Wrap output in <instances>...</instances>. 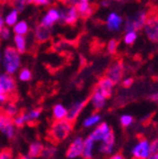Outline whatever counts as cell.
<instances>
[{
    "label": "cell",
    "mask_w": 158,
    "mask_h": 159,
    "mask_svg": "<svg viewBox=\"0 0 158 159\" xmlns=\"http://www.w3.org/2000/svg\"><path fill=\"white\" fill-rule=\"evenodd\" d=\"M106 99H107L106 97L104 96L99 89L95 87L94 91L92 92L91 96H90L89 101H90V104L93 107V109H95V111H102L105 107V105H106Z\"/></svg>",
    "instance_id": "9a60e30c"
},
{
    "label": "cell",
    "mask_w": 158,
    "mask_h": 159,
    "mask_svg": "<svg viewBox=\"0 0 158 159\" xmlns=\"http://www.w3.org/2000/svg\"><path fill=\"white\" fill-rule=\"evenodd\" d=\"M114 1H125V0H114Z\"/></svg>",
    "instance_id": "681fc988"
},
{
    "label": "cell",
    "mask_w": 158,
    "mask_h": 159,
    "mask_svg": "<svg viewBox=\"0 0 158 159\" xmlns=\"http://www.w3.org/2000/svg\"><path fill=\"white\" fill-rule=\"evenodd\" d=\"M114 86H115V84L112 82L111 80L105 76V77H101V79L99 80L96 89H99L100 92L106 97V98H109V97H111L112 95H113Z\"/></svg>",
    "instance_id": "e0dca14e"
},
{
    "label": "cell",
    "mask_w": 158,
    "mask_h": 159,
    "mask_svg": "<svg viewBox=\"0 0 158 159\" xmlns=\"http://www.w3.org/2000/svg\"><path fill=\"white\" fill-rule=\"evenodd\" d=\"M117 48H118V41L117 40L112 39L107 42V52L109 54H115L117 52Z\"/></svg>",
    "instance_id": "e575fe53"
},
{
    "label": "cell",
    "mask_w": 158,
    "mask_h": 159,
    "mask_svg": "<svg viewBox=\"0 0 158 159\" xmlns=\"http://www.w3.org/2000/svg\"><path fill=\"white\" fill-rule=\"evenodd\" d=\"M80 16L75 6H69L64 10H60V20L63 21L65 25H73L77 23Z\"/></svg>",
    "instance_id": "8fae6325"
},
{
    "label": "cell",
    "mask_w": 158,
    "mask_h": 159,
    "mask_svg": "<svg viewBox=\"0 0 158 159\" xmlns=\"http://www.w3.org/2000/svg\"><path fill=\"white\" fill-rule=\"evenodd\" d=\"M43 147L44 145L42 144L40 140H35L31 144L29 145V148H28V155H30L33 158H38V157L41 156V152L43 150Z\"/></svg>",
    "instance_id": "cb8c5ba5"
},
{
    "label": "cell",
    "mask_w": 158,
    "mask_h": 159,
    "mask_svg": "<svg viewBox=\"0 0 158 159\" xmlns=\"http://www.w3.org/2000/svg\"><path fill=\"white\" fill-rule=\"evenodd\" d=\"M0 159H15L13 154L9 149H3L0 152Z\"/></svg>",
    "instance_id": "8d00e7d4"
},
{
    "label": "cell",
    "mask_w": 158,
    "mask_h": 159,
    "mask_svg": "<svg viewBox=\"0 0 158 159\" xmlns=\"http://www.w3.org/2000/svg\"><path fill=\"white\" fill-rule=\"evenodd\" d=\"M2 112H5L6 114L13 118L16 115L19 114V107H18V105L15 102H6Z\"/></svg>",
    "instance_id": "83f0119b"
},
{
    "label": "cell",
    "mask_w": 158,
    "mask_h": 159,
    "mask_svg": "<svg viewBox=\"0 0 158 159\" xmlns=\"http://www.w3.org/2000/svg\"><path fill=\"white\" fill-rule=\"evenodd\" d=\"M73 132V123L69 122L67 119H61V120H54L51 125L49 130V138L53 143H62L67 140L70 135Z\"/></svg>",
    "instance_id": "6da1fadb"
},
{
    "label": "cell",
    "mask_w": 158,
    "mask_h": 159,
    "mask_svg": "<svg viewBox=\"0 0 158 159\" xmlns=\"http://www.w3.org/2000/svg\"><path fill=\"white\" fill-rule=\"evenodd\" d=\"M146 37L151 42L158 41V18L156 15H148L145 23L143 25Z\"/></svg>",
    "instance_id": "5b68a950"
},
{
    "label": "cell",
    "mask_w": 158,
    "mask_h": 159,
    "mask_svg": "<svg viewBox=\"0 0 158 159\" xmlns=\"http://www.w3.org/2000/svg\"><path fill=\"white\" fill-rule=\"evenodd\" d=\"M18 77H19V81H21V82H29L30 80L32 79V72L28 67H23L19 71Z\"/></svg>",
    "instance_id": "d6a6232c"
},
{
    "label": "cell",
    "mask_w": 158,
    "mask_h": 159,
    "mask_svg": "<svg viewBox=\"0 0 158 159\" xmlns=\"http://www.w3.org/2000/svg\"><path fill=\"white\" fill-rule=\"evenodd\" d=\"M51 38V29L38 25L35 28V39L39 43H45Z\"/></svg>",
    "instance_id": "ffe728a7"
},
{
    "label": "cell",
    "mask_w": 158,
    "mask_h": 159,
    "mask_svg": "<svg viewBox=\"0 0 158 159\" xmlns=\"http://www.w3.org/2000/svg\"><path fill=\"white\" fill-rule=\"evenodd\" d=\"M151 154L158 152V142H157V139H154L153 142H151Z\"/></svg>",
    "instance_id": "ab89813d"
},
{
    "label": "cell",
    "mask_w": 158,
    "mask_h": 159,
    "mask_svg": "<svg viewBox=\"0 0 158 159\" xmlns=\"http://www.w3.org/2000/svg\"><path fill=\"white\" fill-rule=\"evenodd\" d=\"M0 133L8 139H13L17 133L13 118L7 115L5 112H0Z\"/></svg>",
    "instance_id": "277c9868"
},
{
    "label": "cell",
    "mask_w": 158,
    "mask_h": 159,
    "mask_svg": "<svg viewBox=\"0 0 158 159\" xmlns=\"http://www.w3.org/2000/svg\"><path fill=\"white\" fill-rule=\"evenodd\" d=\"M13 123H15V126L17 128H22L26 125L28 124L27 122V116H26V112L19 113L18 115H16L13 117Z\"/></svg>",
    "instance_id": "4dcf8cb0"
},
{
    "label": "cell",
    "mask_w": 158,
    "mask_h": 159,
    "mask_svg": "<svg viewBox=\"0 0 158 159\" xmlns=\"http://www.w3.org/2000/svg\"><path fill=\"white\" fill-rule=\"evenodd\" d=\"M132 156L135 159H147L151 155V142L148 139L142 138L136 143L132 148Z\"/></svg>",
    "instance_id": "8992f818"
},
{
    "label": "cell",
    "mask_w": 158,
    "mask_h": 159,
    "mask_svg": "<svg viewBox=\"0 0 158 159\" xmlns=\"http://www.w3.org/2000/svg\"><path fill=\"white\" fill-rule=\"evenodd\" d=\"M94 149H95V142L90 136H87L86 138L83 139V149L81 157L83 159H93Z\"/></svg>",
    "instance_id": "d6986e66"
},
{
    "label": "cell",
    "mask_w": 158,
    "mask_h": 159,
    "mask_svg": "<svg viewBox=\"0 0 158 159\" xmlns=\"http://www.w3.org/2000/svg\"><path fill=\"white\" fill-rule=\"evenodd\" d=\"M115 143H116V138H115V135L114 132L112 130L109 134H107L105 136V138L101 142V145L99 147V152L102 155H111L114 152V149H115Z\"/></svg>",
    "instance_id": "5bb4252c"
},
{
    "label": "cell",
    "mask_w": 158,
    "mask_h": 159,
    "mask_svg": "<svg viewBox=\"0 0 158 159\" xmlns=\"http://www.w3.org/2000/svg\"><path fill=\"white\" fill-rule=\"evenodd\" d=\"M17 89V82H16L13 75L8 73H1L0 74V91L8 96L16 92Z\"/></svg>",
    "instance_id": "52a82bcc"
},
{
    "label": "cell",
    "mask_w": 158,
    "mask_h": 159,
    "mask_svg": "<svg viewBox=\"0 0 158 159\" xmlns=\"http://www.w3.org/2000/svg\"><path fill=\"white\" fill-rule=\"evenodd\" d=\"M1 63L5 72L8 74H16L21 66V54L15 47H6L2 51Z\"/></svg>",
    "instance_id": "7a4b0ae2"
},
{
    "label": "cell",
    "mask_w": 158,
    "mask_h": 159,
    "mask_svg": "<svg viewBox=\"0 0 158 159\" xmlns=\"http://www.w3.org/2000/svg\"><path fill=\"white\" fill-rule=\"evenodd\" d=\"M3 27H5V20H3V18L0 16V32H1V30L3 29Z\"/></svg>",
    "instance_id": "f6af8a7d"
},
{
    "label": "cell",
    "mask_w": 158,
    "mask_h": 159,
    "mask_svg": "<svg viewBox=\"0 0 158 159\" xmlns=\"http://www.w3.org/2000/svg\"><path fill=\"white\" fill-rule=\"evenodd\" d=\"M134 84V79L133 77H125V79L123 80V86L124 87H131L132 85Z\"/></svg>",
    "instance_id": "f35d334b"
},
{
    "label": "cell",
    "mask_w": 158,
    "mask_h": 159,
    "mask_svg": "<svg viewBox=\"0 0 158 159\" xmlns=\"http://www.w3.org/2000/svg\"><path fill=\"white\" fill-rule=\"evenodd\" d=\"M30 0H13L12 1V6L16 10H17L18 12H22L23 10H25L26 6L29 5Z\"/></svg>",
    "instance_id": "836d02e7"
},
{
    "label": "cell",
    "mask_w": 158,
    "mask_h": 159,
    "mask_svg": "<svg viewBox=\"0 0 158 159\" xmlns=\"http://www.w3.org/2000/svg\"><path fill=\"white\" fill-rule=\"evenodd\" d=\"M12 30L15 34H21V35H26L29 33L30 31V27L29 23L26 21V20H18L17 22L12 25Z\"/></svg>",
    "instance_id": "d4e9b609"
},
{
    "label": "cell",
    "mask_w": 158,
    "mask_h": 159,
    "mask_svg": "<svg viewBox=\"0 0 158 159\" xmlns=\"http://www.w3.org/2000/svg\"><path fill=\"white\" fill-rule=\"evenodd\" d=\"M102 122V115L100 113H93V114L89 115L87 117H85L82 123L84 128H93L97 124Z\"/></svg>",
    "instance_id": "44dd1931"
},
{
    "label": "cell",
    "mask_w": 158,
    "mask_h": 159,
    "mask_svg": "<svg viewBox=\"0 0 158 159\" xmlns=\"http://www.w3.org/2000/svg\"><path fill=\"white\" fill-rule=\"evenodd\" d=\"M67 109L61 103H58L54 106L52 107V118L54 120H61V119H64L67 117Z\"/></svg>",
    "instance_id": "7402d4cb"
},
{
    "label": "cell",
    "mask_w": 158,
    "mask_h": 159,
    "mask_svg": "<svg viewBox=\"0 0 158 159\" xmlns=\"http://www.w3.org/2000/svg\"><path fill=\"white\" fill-rule=\"evenodd\" d=\"M147 159H158V152H155V154H151V156Z\"/></svg>",
    "instance_id": "7dc6e473"
},
{
    "label": "cell",
    "mask_w": 158,
    "mask_h": 159,
    "mask_svg": "<svg viewBox=\"0 0 158 159\" xmlns=\"http://www.w3.org/2000/svg\"><path fill=\"white\" fill-rule=\"evenodd\" d=\"M123 23H124L123 17L116 12H111L106 18V28L109 31H112V32L119 31Z\"/></svg>",
    "instance_id": "2e32d148"
},
{
    "label": "cell",
    "mask_w": 158,
    "mask_h": 159,
    "mask_svg": "<svg viewBox=\"0 0 158 159\" xmlns=\"http://www.w3.org/2000/svg\"><path fill=\"white\" fill-rule=\"evenodd\" d=\"M7 99H8V95L0 91V104H3V103H6V102H7Z\"/></svg>",
    "instance_id": "b9f144b4"
},
{
    "label": "cell",
    "mask_w": 158,
    "mask_h": 159,
    "mask_svg": "<svg viewBox=\"0 0 158 159\" xmlns=\"http://www.w3.org/2000/svg\"><path fill=\"white\" fill-rule=\"evenodd\" d=\"M148 17V13L146 10H138L136 13L129 16L125 19V27L124 30L126 31H139L143 29L146 19Z\"/></svg>",
    "instance_id": "3957f363"
},
{
    "label": "cell",
    "mask_w": 158,
    "mask_h": 159,
    "mask_svg": "<svg viewBox=\"0 0 158 159\" xmlns=\"http://www.w3.org/2000/svg\"><path fill=\"white\" fill-rule=\"evenodd\" d=\"M5 25H7V27H12L18 20H19V12L13 8L7 16H6L5 19Z\"/></svg>",
    "instance_id": "f1b7e54d"
},
{
    "label": "cell",
    "mask_w": 158,
    "mask_h": 159,
    "mask_svg": "<svg viewBox=\"0 0 158 159\" xmlns=\"http://www.w3.org/2000/svg\"><path fill=\"white\" fill-rule=\"evenodd\" d=\"M83 139L84 138L77 136L70 143L67 152H65L67 159H77L81 157L82 149H83Z\"/></svg>",
    "instance_id": "9c48e42d"
},
{
    "label": "cell",
    "mask_w": 158,
    "mask_h": 159,
    "mask_svg": "<svg viewBox=\"0 0 158 159\" xmlns=\"http://www.w3.org/2000/svg\"><path fill=\"white\" fill-rule=\"evenodd\" d=\"M6 1H8V0H0V2H6Z\"/></svg>",
    "instance_id": "c3c4849f"
},
{
    "label": "cell",
    "mask_w": 158,
    "mask_h": 159,
    "mask_svg": "<svg viewBox=\"0 0 158 159\" xmlns=\"http://www.w3.org/2000/svg\"><path fill=\"white\" fill-rule=\"evenodd\" d=\"M137 31H126L125 34H124L123 41L126 45H133L137 40Z\"/></svg>",
    "instance_id": "f546056e"
},
{
    "label": "cell",
    "mask_w": 158,
    "mask_h": 159,
    "mask_svg": "<svg viewBox=\"0 0 158 159\" xmlns=\"http://www.w3.org/2000/svg\"><path fill=\"white\" fill-rule=\"evenodd\" d=\"M31 3H35L37 6H42V7H47L51 3V0H30Z\"/></svg>",
    "instance_id": "74e56055"
},
{
    "label": "cell",
    "mask_w": 158,
    "mask_h": 159,
    "mask_svg": "<svg viewBox=\"0 0 158 159\" xmlns=\"http://www.w3.org/2000/svg\"><path fill=\"white\" fill-rule=\"evenodd\" d=\"M123 74H124V64L122 61L114 62L112 65H109L106 71V77L111 80L115 85L122 81Z\"/></svg>",
    "instance_id": "ba28073f"
},
{
    "label": "cell",
    "mask_w": 158,
    "mask_h": 159,
    "mask_svg": "<svg viewBox=\"0 0 158 159\" xmlns=\"http://www.w3.org/2000/svg\"><path fill=\"white\" fill-rule=\"evenodd\" d=\"M109 159H125V157L119 152H116V154H111Z\"/></svg>",
    "instance_id": "60d3db41"
},
{
    "label": "cell",
    "mask_w": 158,
    "mask_h": 159,
    "mask_svg": "<svg viewBox=\"0 0 158 159\" xmlns=\"http://www.w3.org/2000/svg\"><path fill=\"white\" fill-rule=\"evenodd\" d=\"M75 7H77L79 16L81 18H83V19L89 18L94 12V8L90 3V0H79L77 3L75 5Z\"/></svg>",
    "instance_id": "ac0fdd59"
},
{
    "label": "cell",
    "mask_w": 158,
    "mask_h": 159,
    "mask_svg": "<svg viewBox=\"0 0 158 159\" xmlns=\"http://www.w3.org/2000/svg\"><path fill=\"white\" fill-rule=\"evenodd\" d=\"M58 152H59V150H58L57 146L49 144L43 147V150H42L41 156L40 157H42V158H44V159H54L55 157L58 156Z\"/></svg>",
    "instance_id": "484cf974"
},
{
    "label": "cell",
    "mask_w": 158,
    "mask_h": 159,
    "mask_svg": "<svg viewBox=\"0 0 158 159\" xmlns=\"http://www.w3.org/2000/svg\"><path fill=\"white\" fill-rule=\"evenodd\" d=\"M134 122H135V118L131 114H123L119 117V123H121L122 127H124V128L131 127L134 124Z\"/></svg>",
    "instance_id": "1f68e13d"
},
{
    "label": "cell",
    "mask_w": 158,
    "mask_h": 159,
    "mask_svg": "<svg viewBox=\"0 0 158 159\" xmlns=\"http://www.w3.org/2000/svg\"><path fill=\"white\" fill-rule=\"evenodd\" d=\"M42 115V109L41 108H32L26 112V116H27V122L28 124H35L40 119Z\"/></svg>",
    "instance_id": "4316f807"
},
{
    "label": "cell",
    "mask_w": 158,
    "mask_h": 159,
    "mask_svg": "<svg viewBox=\"0 0 158 159\" xmlns=\"http://www.w3.org/2000/svg\"><path fill=\"white\" fill-rule=\"evenodd\" d=\"M148 98H149V101H151V102H157L158 101V93L157 92L153 93L151 95H149Z\"/></svg>",
    "instance_id": "7bdbcfd3"
},
{
    "label": "cell",
    "mask_w": 158,
    "mask_h": 159,
    "mask_svg": "<svg viewBox=\"0 0 158 159\" xmlns=\"http://www.w3.org/2000/svg\"><path fill=\"white\" fill-rule=\"evenodd\" d=\"M58 21H60V10L55 7H51L48 9L47 13L41 18L40 25L51 29Z\"/></svg>",
    "instance_id": "7c38bea8"
},
{
    "label": "cell",
    "mask_w": 158,
    "mask_h": 159,
    "mask_svg": "<svg viewBox=\"0 0 158 159\" xmlns=\"http://www.w3.org/2000/svg\"><path fill=\"white\" fill-rule=\"evenodd\" d=\"M111 132H112V128L109 123L101 122L100 124H97L96 126L94 127V129L92 130L89 136L91 137L95 143L102 142V140L105 138V136H106L107 134H109Z\"/></svg>",
    "instance_id": "4fadbf2b"
},
{
    "label": "cell",
    "mask_w": 158,
    "mask_h": 159,
    "mask_svg": "<svg viewBox=\"0 0 158 159\" xmlns=\"http://www.w3.org/2000/svg\"><path fill=\"white\" fill-rule=\"evenodd\" d=\"M10 34H11V32H10V28L3 27V29L1 30V32H0V39L3 40V41H7V40H9Z\"/></svg>",
    "instance_id": "d590c367"
},
{
    "label": "cell",
    "mask_w": 158,
    "mask_h": 159,
    "mask_svg": "<svg viewBox=\"0 0 158 159\" xmlns=\"http://www.w3.org/2000/svg\"><path fill=\"white\" fill-rule=\"evenodd\" d=\"M19 159H35L33 157H31L30 155L26 154V155H21V156L19 157Z\"/></svg>",
    "instance_id": "bcb514c9"
},
{
    "label": "cell",
    "mask_w": 158,
    "mask_h": 159,
    "mask_svg": "<svg viewBox=\"0 0 158 159\" xmlns=\"http://www.w3.org/2000/svg\"><path fill=\"white\" fill-rule=\"evenodd\" d=\"M13 44H15L16 50L20 54H23V53L27 52V39H26V35L15 34V37H13Z\"/></svg>",
    "instance_id": "603a6c76"
},
{
    "label": "cell",
    "mask_w": 158,
    "mask_h": 159,
    "mask_svg": "<svg viewBox=\"0 0 158 159\" xmlns=\"http://www.w3.org/2000/svg\"><path fill=\"white\" fill-rule=\"evenodd\" d=\"M86 104H87L86 99L77 101V102L72 103L69 108H67V117H65V119H67L69 122H72V123L75 122V120L79 118L80 115H81V113L83 112V109L85 108Z\"/></svg>",
    "instance_id": "30bf717a"
},
{
    "label": "cell",
    "mask_w": 158,
    "mask_h": 159,
    "mask_svg": "<svg viewBox=\"0 0 158 159\" xmlns=\"http://www.w3.org/2000/svg\"><path fill=\"white\" fill-rule=\"evenodd\" d=\"M101 6L104 8H107L111 6V0H102L101 1Z\"/></svg>",
    "instance_id": "ee69618b"
}]
</instances>
